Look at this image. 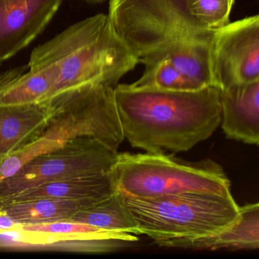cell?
Returning a JSON list of instances; mask_svg holds the SVG:
<instances>
[{"label": "cell", "mask_w": 259, "mask_h": 259, "mask_svg": "<svg viewBox=\"0 0 259 259\" xmlns=\"http://www.w3.org/2000/svg\"><path fill=\"white\" fill-rule=\"evenodd\" d=\"M124 138L153 154L187 151L208 139L221 120V89L192 92L115 87Z\"/></svg>", "instance_id": "6da1fadb"}, {"label": "cell", "mask_w": 259, "mask_h": 259, "mask_svg": "<svg viewBox=\"0 0 259 259\" xmlns=\"http://www.w3.org/2000/svg\"><path fill=\"white\" fill-rule=\"evenodd\" d=\"M139 63L116 34L109 16L100 13L34 48L28 66L45 72L54 81L48 100L87 83L115 88Z\"/></svg>", "instance_id": "7a4b0ae2"}, {"label": "cell", "mask_w": 259, "mask_h": 259, "mask_svg": "<svg viewBox=\"0 0 259 259\" xmlns=\"http://www.w3.org/2000/svg\"><path fill=\"white\" fill-rule=\"evenodd\" d=\"M114 89L90 82L50 98L54 104L52 116L31 143L0 161V183L34 157L59 149L80 136H93L117 151L125 138Z\"/></svg>", "instance_id": "3957f363"}, {"label": "cell", "mask_w": 259, "mask_h": 259, "mask_svg": "<svg viewBox=\"0 0 259 259\" xmlns=\"http://www.w3.org/2000/svg\"><path fill=\"white\" fill-rule=\"evenodd\" d=\"M125 204L141 234L159 245L178 248L183 242L218 233L237 218L231 195L189 192L154 198H128Z\"/></svg>", "instance_id": "277c9868"}, {"label": "cell", "mask_w": 259, "mask_h": 259, "mask_svg": "<svg viewBox=\"0 0 259 259\" xmlns=\"http://www.w3.org/2000/svg\"><path fill=\"white\" fill-rule=\"evenodd\" d=\"M116 190L128 198H154L189 192L231 195L230 182L213 160L182 161L166 154L118 153Z\"/></svg>", "instance_id": "5b68a950"}, {"label": "cell", "mask_w": 259, "mask_h": 259, "mask_svg": "<svg viewBox=\"0 0 259 259\" xmlns=\"http://www.w3.org/2000/svg\"><path fill=\"white\" fill-rule=\"evenodd\" d=\"M108 16L139 60L177 41L211 43L216 32L192 16L186 0H110Z\"/></svg>", "instance_id": "8992f818"}, {"label": "cell", "mask_w": 259, "mask_h": 259, "mask_svg": "<svg viewBox=\"0 0 259 259\" xmlns=\"http://www.w3.org/2000/svg\"><path fill=\"white\" fill-rule=\"evenodd\" d=\"M118 151L93 136L75 138L55 151L34 157L0 183V201L47 182L91 174H110Z\"/></svg>", "instance_id": "52a82bcc"}, {"label": "cell", "mask_w": 259, "mask_h": 259, "mask_svg": "<svg viewBox=\"0 0 259 259\" xmlns=\"http://www.w3.org/2000/svg\"><path fill=\"white\" fill-rule=\"evenodd\" d=\"M212 72L223 89L259 80V16L227 24L211 42Z\"/></svg>", "instance_id": "ba28073f"}, {"label": "cell", "mask_w": 259, "mask_h": 259, "mask_svg": "<svg viewBox=\"0 0 259 259\" xmlns=\"http://www.w3.org/2000/svg\"><path fill=\"white\" fill-rule=\"evenodd\" d=\"M63 0H0V65L43 32Z\"/></svg>", "instance_id": "9c48e42d"}, {"label": "cell", "mask_w": 259, "mask_h": 259, "mask_svg": "<svg viewBox=\"0 0 259 259\" xmlns=\"http://www.w3.org/2000/svg\"><path fill=\"white\" fill-rule=\"evenodd\" d=\"M222 128L229 139L259 142V80L221 89Z\"/></svg>", "instance_id": "30bf717a"}, {"label": "cell", "mask_w": 259, "mask_h": 259, "mask_svg": "<svg viewBox=\"0 0 259 259\" xmlns=\"http://www.w3.org/2000/svg\"><path fill=\"white\" fill-rule=\"evenodd\" d=\"M54 111L51 99L35 104L0 106V161L31 143Z\"/></svg>", "instance_id": "8fae6325"}, {"label": "cell", "mask_w": 259, "mask_h": 259, "mask_svg": "<svg viewBox=\"0 0 259 259\" xmlns=\"http://www.w3.org/2000/svg\"><path fill=\"white\" fill-rule=\"evenodd\" d=\"M113 172L66 177L47 182L0 201V206L42 198L89 200L100 202L116 192Z\"/></svg>", "instance_id": "7c38bea8"}, {"label": "cell", "mask_w": 259, "mask_h": 259, "mask_svg": "<svg viewBox=\"0 0 259 259\" xmlns=\"http://www.w3.org/2000/svg\"><path fill=\"white\" fill-rule=\"evenodd\" d=\"M161 61L170 63L200 89L218 87L212 72L211 43L196 40L175 42L142 57L139 63L148 66Z\"/></svg>", "instance_id": "4fadbf2b"}, {"label": "cell", "mask_w": 259, "mask_h": 259, "mask_svg": "<svg viewBox=\"0 0 259 259\" xmlns=\"http://www.w3.org/2000/svg\"><path fill=\"white\" fill-rule=\"evenodd\" d=\"M18 233H22L25 242L31 244H49L64 241L102 242L123 240L134 242L139 240L136 235L109 231L77 221H56L40 224H23Z\"/></svg>", "instance_id": "5bb4252c"}, {"label": "cell", "mask_w": 259, "mask_h": 259, "mask_svg": "<svg viewBox=\"0 0 259 259\" xmlns=\"http://www.w3.org/2000/svg\"><path fill=\"white\" fill-rule=\"evenodd\" d=\"M259 247V204L239 207L233 223L218 233L183 242L178 248L197 249H257Z\"/></svg>", "instance_id": "9a60e30c"}, {"label": "cell", "mask_w": 259, "mask_h": 259, "mask_svg": "<svg viewBox=\"0 0 259 259\" xmlns=\"http://www.w3.org/2000/svg\"><path fill=\"white\" fill-rule=\"evenodd\" d=\"M98 204L89 200L42 198L0 206L21 225L48 224L70 220L81 210Z\"/></svg>", "instance_id": "2e32d148"}, {"label": "cell", "mask_w": 259, "mask_h": 259, "mask_svg": "<svg viewBox=\"0 0 259 259\" xmlns=\"http://www.w3.org/2000/svg\"><path fill=\"white\" fill-rule=\"evenodd\" d=\"M52 80L28 66L0 73V106L23 105L42 102L52 89Z\"/></svg>", "instance_id": "e0dca14e"}, {"label": "cell", "mask_w": 259, "mask_h": 259, "mask_svg": "<svg viewBox=\"0 0 259 259\" xmlns=\"http://www.w3.org/2000/svg\"><path fill=\"white\" fill-rule=\"evenodd\" d=\"M70 220L109 231L141 235L137 223L125 204V196L117 190L95 205L78 212Z\"/></svg>", "instance_id": "ac0fdd59"}, {"label": "cell", "mask_w": 259, "mask_h": 259, "mask_svg": "<svg viewBox=\"0 0 259 259\" xmlns=\"http://www.w3.org/2000/svg\"><path fill=\"white\" fill-rule=\"evenodd\" d=\"M130 85L135 89L192 92L201 90L195 83L186 78L167 61H161L145 66L142 76Z\"/></svg>", "instance_id": "d6986e66"}, {"label": "cell", "mask_w": 259, "mask_h": 259, "mask_svg": "<svg viewBox=\"0 0 259 259\" xmlns=\"http://www.w3.org/2000/svg\"><path fill=\"white\" fill-rule=\"evenodd\" d=\"M235 0H186L193 17L208 29L217 31L230 23Z\"/></svg>", "instance_id": "ffe728a7"}, {"label": "cell", "mask_w": 259, "mask_h": 259, "mask_svg": "<svg viewBox=\"0 0 259 259\" xmlns=\"http://www.w3.org/2000/svg\"><path fill=\"white\" fill-rule=\"evenodd\" d=\"M21 224L15 221L5 210L0 208V234L18 232Z\"/></svg>", "instance_id": "44dd1931"}, {"label": "cell", "mask_w": 259, "mask_h": 259, "mask_svg": "<svg viewBox=\"0 0 259 259\" xmlns=\"http://www.w3.org/2000/svg\"><path fill=\"white\" fill-rule=\"evenodd\" d=\"M86 2L89 4H100V3L104 2L105 0H85Z\"/></svg>", "instance_id": "7402d4cb"}]
</instances>
